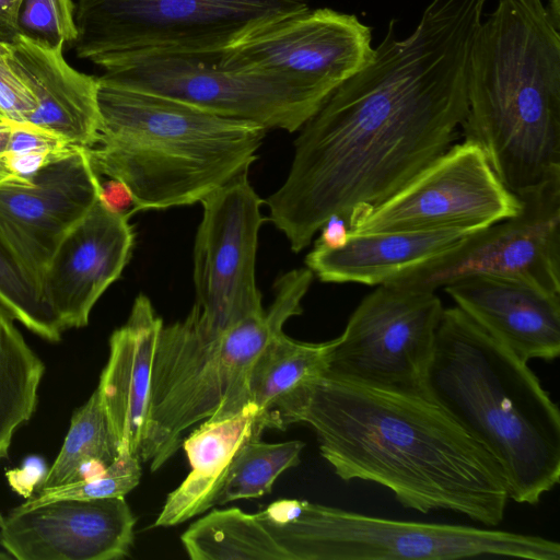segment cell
<instances>
[{
  "instance_id": "cell-1",
  "label": "cell",
  "mask_w": 560,
  "mask_h": 560,
  "mask_svg": "<svg viewBox=\"0 0 560 560\" xmlns=\"http://www.w3.org/2000/svg\"><path fill=\"white\" fill-rule=\"evenodd\" d=\"M487 2L432 0L402 39L392 19L372 60L302 126L284 183L264 200L294 253L330 217L348 222L386 200L453 145Z\"/></svg>"
},
{
  "instance_id": "cell-2",
  "label": "cell",
  "mask_w": 560,
  "mask_h": 560,
  "mask_svg": "<svg viewBox=\"0 0 560 560\" xmlns=\"http://www.w3.org/2000/svg\"><path fill=\"white\" fill-rule=\"evenodd\" d=\"M296 422L313 428L322 457L345 481L381 485L421 513L450 511L487 527L504 517L500 466L423 392L324 375L267 412L269 429Z\"/></svg>"
},
{
  "instance_id": "cell-3",
  "label": "cell",
  "mask_w": 560,
  "mask_h": 560,
  "mask_svg": "<svg viewBox=\"0 0 560 560\" xmlns=\"http://www.w3.org/2000/svg\"><path fill=\"white\" fill-rule=\"evenodd\" d=\"M422 392L500 466L509 498L537 504L560 479V413L537 375L459 307L442 311Z\"/></svg>"
},
{
  "instance_id": "cell-4",
  "label": "cell",
  "mask_w": 560,
  "mask_h": 560,
  "mask_svg": "<svg viewBox=\"0 0 560 560\" xmlns=\"http://www.w3.org/2000/svg\"><path fill=\"white\" fill-rule=\"evenodd\" d=\"M465 140L517 197L560 175V32L541 0H499L476 32Z\"/></svg>"
},
{
  "instance_id": "cell-5",
  "label": "cell",
  "mask_w": 560,
  "mask_h": 560,
  "mask_svg": "<svg viewBox=\"0 0 560 560\" xmlns=\"http://www.w3.org/2000/svg\"><path fill=\"white\" fill-rule=\"evenodd\" d=\"M97 81L101 124L89 153L100 175L127 187L133 212L200 202L257 159L267 131L259 125L104 75Z\"/></svg>"
},
{
  "instance_id": "cell-6",
  "label": "cell",
  "mask_w": 560,
  "mask_h": 560,
  "mask_svg": "<svg viewBox=\"0 0 560 560\" xmlns=\"http://www.w3.org/2000/svg\"><path fill=\"white\" fill-rule=\"evenodd\" d=\"M313 278L306 267L280 276L265 314L226 330L208 327L194 306L183 320L163 325L139 453L151 471L175 455L188 429L207 419L231 417L249 405L250 366L271 336L303 312L301 303Z\"/></svg>"
},
{
  "instance_id": "cell-7",
  "label": "cell",
  "mask_w": 560,
  "mask_h": 560,
  "mask_svg": "<svg viewBox=\"0 0 560 560\" xmlns=\"http://www.w3.org/2000/svg\"><path fill=\"white\" fill-rule=\"evenodd\" d=\"M292 560H559V542L465 525L397 521L305 500L281 499L255 514Z\"/></svg>"
},
{
  "instance_id": "cell-8",
  "label": "cell",
  "mask_w": 560,
  "mask_h": 560,
  "mask_svg": "<svg viewBox=\"0 0 560 560\" xmlns=\"http://www.w3.org/2000/svg\"><path fill=\"white\" fill-rule=\"evenodd\" d=\"M307 0H78L77 56L105 71L150 54L220 56Z\"/></svg>"
},
{
  "instance_id": "cell-9",
  "label": "cell",
  "mask_w": 560,
  "mask_h": 560,
  "mask_svg": "<svg viewBox=\"0 0 560 560\" xmlns=\"http://www.w3.org/2000/svg\"><path fill=\"white\" fill-rule=\"evenodd\" d=\"M218 57L150 54L103 75L266 130L298 131L326 101L288 77L224 69Z\"/></svg>"
},
{
  "instance_id": "cell-10",
  "label": "cell",
  "mask_w": 560,
  "mask_h": 560,
  "mask_svg": "<svg viewBox=\"0 0 560 560\" xmlns=\"http://www.w3.org/2000/svg\"><path fill=\"white\" fill-rule=\"evenodd\" d=\"M521 199L498 178L481 148L464 140L386 200L354 209L350 234L459 228L479 231L515 215Z\"/></svg>"
},
{
  "instance_id": "cell-11",
  "label": "cell",
  "mask_w": 560,
  "mask_h": 560,
  "mask_svg": "<svg viewBox=\"0 0 560 560\" xmlns=\"http://www.w3.org/2000/svg\"><path fill=\"white\" fill-rule=\"evenodd\" d=\"M442 311L435 291L396 283L377 285L334 339L325 375L422 392Z\"/></svg>"
},
{
  "instance_id": "cell-12",
  "label": "cell",
  "mask_w": 560,
  "mask_h": 560,
  "mask_svg": "<svg viewBox=\"0 0 560 560\" xmlns=\"http://www.w3.org/2000/svg\"><path fill=\"white\" fill-rule=\"evenodd\" d=\"M518 198L515 215L388 283L435 291L468 276L490 275L560 294V175Z\"/></svg>"
},
{
  "instance_id": "cell-13",
  "label": "cell",
  "mask_w": 560,
  "mask_h": 560,
  "mask_svg": "<svg viewBox=\"0 0 560 560\" xmlns=\"http://www.w3.org/2000/svg\"><path fill=\"white\" fill-rule=\"evenodd\" d=\"M246 171L200 202L202 219L194 246L197 310L214 330H226L265 310L255 277L261 199Z\"/></svg>"
},
{
  "instance_id": "cell-14",
  "label": "cell",
  "mask_w": 560,
  "mask_h": 560,
  "mask_svg": "<svg viewBox=\"0 0 560 560\" xmlns=\"http://www.w3.org/2000/svg\"><path fill=\"white\" fill-rule=\"evenodd\" d=\"M373 55L369 25L354 14L320 8L256 31L217 61L224 69L288 77L327 100Z\"/></svg>"
},
{
  "instance_id": "cell-15",
  "label": "cell",
  "mask_w": 560,
  "mask_h": 560,
  "mask_svg": "<svg viewBox=\"0 0 560 560\" xmlns=\"http://www.w3.org/2000/svg\"><path fill=\"white\" fill-rule=\"evenodd\" d=\"M100 176L89 150L81 149L28 182L0 184V241L39 293L57 247L100 199Z\"/></svg>"
},
{
  "instance_id": "cell-16",
  "label": "cell",
  "mask_w": 560,
  "mask_h": 560,
  "mask_svg": "<svg viewBox=\"0 0 560 560\" xmlns=\"http://www.w3.org/2000/svg\"><path fill=\"white\" fill-rule=\"evenodd\" d=\"M136 517L125 497L65 499L12 510L0 546L18 560H115L133 544Z\"/></svg>"
},
{
  "instance_id": "cell-17",
  "label": "cell",
  "mask_w": 560,
  "mask_h": 560,
  "mask_svg": "<svg viewBox=\"0 0 560 560\" xmlns=\"http://www.w3.org/2000/svg\"><path fill=\"white\" fill-rule=\"evenodd\" d=\"M130 215L100 198L57 247L40 293L62 332L86 326L95 303L120 277L135 240Z\"/></svg>"
},
{
  "instance_id": "cell-18",
  "label": "cell",
  "mask_w": 560,
  "mask_h": 560,
  "mask_svg": "<svg viewBox=\"0 0 560 560\" xmlns=\"http://www.w3.org/2000/svg\"><path fill=\"white\" fill-rule=\"evenodd\" d=\"M456 306L522 360L552 361L560 353V294L490 275L445 285Z\"/></svg>"
},
{
  "instance_id": "cell-19",
  "label": "cell",
  "mask_w": 560,
  "mask_h": 560,
  "mask_svg": "<svg viewBox=\"0 0 560 560\" xmlns=\"http://www.w3.org/2000/svg\"><path fill=\"white\" fill-rule=\"evenodd\" d=\"M9 46L35 98L27 124L75 148L92 149L101 124L97 78L70 66L63 46H48L20 34Z\"/></svg>"
},
{
  "instance_id": "cell-20",
  "label": "cell",
  "mask_w": 560,
  "mask_h": 560,
  "mask_svg": "<svg viewBox=\"0 0 560 560\" xmlns=\"http://www.w3.org/2000/svg\"><path fill=\"white\" fill-rule=\"evenodd\" d=\"M163 327L149 298L139 294L127 322L109 338V355L96 387L119 450L140 453L153 358Z\"/></svg>"
},
{
  "instance_id": "cell-21",
  "label": "cell",
  "mask_w": 560,
  "mask_h": 560,
  "mask_svg": "<svg viewBox=\"0 0 560 560\" xmlns=\"http://www.w3.org/2000/svg\"><path fill=\"white\" fill-rule=\"evenodd\" d=\"M475 232L448 228L349 233L341 247L314 246L305 265L324 282L381 285L451 252Z\"/></svg>"
},
{
  "instance_id": "cell-22",
  "label": "cell",
  "mask_w": 560,
  "mask_h": 560,
  "mask_svg": "<svg viewBox=\"0 0 560 560\" xmlns=\"http://www.w3.org/2000/svg\"><path fill=\"white\" fill-rule=\"evenodd\" d=\"M265 429V416L250 405L231 417L205 420L183 442L191 470L168 493L154 526H175L214 508L234 455Z\"/></svg>"
},
{
  "instance_id": "cell-23",
  "label": "cell",
  "mask_w": 560,
  "mask_h": 560,
  "mask_svg": "<svg viewBox=\"0 0 560 560\" xmlns=\"http://www.w3.org/2000/svg\"><path fill=\"white\" fill-rule=\"evenodd\" d=\"M334 339L301 342L276 332L254 360L247 378L248 402L259 415L300 385L327 373ZM267 424V423H266Z\"/></svg>"
},
{
  "instance_id": "cell-24",
  "label": "cell",
  "mask_w": 560,
  "mask_h": 560,
  "mask_svg": "<svg viewBox=\"0 0 560 560\" xmlns=\"http://www.w3.org/2000/svg\"><path fill=\"white\" fill-rule=\"evenodd\" d=\"M192 560H292L255 514L213 509L180 536Z\"/></svg>"
},
{
  "instance_id": "cell-25",
  "label": "cell",
  "mask_w": 560,
  "mask_h": 560,
  "mask_svg": "<svg viewBox=\"0 0 560 560\" xmlns=\"http://www.w3.org/2000/svg\"><path fill=\"white\" fill-rule=\"evenodd\" d=\"M14 320L0 305V459L8 456L16 430L33 416L45 372ZM3 520L0 514V526Z\"/></svg>"
},
{
  "instance_id": "cell-26",
  "label": "cell",
  "mask_w": 560,
  "mask_h": 560,
  "mask_svg": "<svg viewBox=\"0 0 560 560\" xmlns=\"http://www.w3.org/2000/svg\"><path fill=\"white\" fill-rule=\"evenodd\" d=\"M119 453L97 389L77 409L61 450L35 488L42 492L94 475L112 464Z\"/></svg>"
},
{
  "instance_id": "cell-27",
  "label": "cell",
  "mask_w": 560,
  "mask_h": 560,
  "mask_svg": "<svg viewBox=\"0 0 560 560\" xmlns=\"http://www.w3.org/2000/svg\"><path fill=\"white\" fill-rule=\"evenodd\" d=\"M303 448L299 440L266 443L252 436L234 455L214 506L270 493L277 478L300 464Z\"/></svg>"
},
{
  "instance_id": "cell-28",
  "label": "cell",
  "mask_w": 560,
  "mask_h": 560,
  "mask_svg": "<svg viewBox=\"0 0 560 560\" xmlns=\"http://www.w3.org/2000/svg\"><path fill=\"white\" fill-rule=\"evenodd\" d=\"M0 305L33 334L49 341L62 331L43 302L37 287L0 241Z\"/></svg>"
},
{
  "instance_id": "cell-29",
  "label": "cell",
  "mask_w": 560,
  "mask_h": 560,
  "mask_svg": "<svg viewBox=\"0 0 560 560\" xmlns=\"http://www.w3.org/2000/svg\"><path fill=\"white\" fill-rule=\"evenodd\" d=\"M139 458L128 450L120 448L115 460L103 470L80 480L38 492L14 510H30L65 499L95 500L125 497L140 482Z\"/></svg>"
},
{
  "instance_id": "cell-30",
  "label": "cell",
  "mask_w": 560,
  "mask_h": 560,
  "mask_svg": "<svg viewBox=\"0 0 560 560\" xmlns=\"http://www.w3.org/2000/svg\"><path fill=\"white\" fill-rule=\"evenodd\" d=\"M78 150L81 149L31 124H13L8 165L15 178L30 180L40 168Z\"/></svg>"
},
{
  "instance_id": "cell-31",
  "label": "cell",
  "mask_w": 560,
  "mask_h": 560,
  "mask_svg": "<svg viewBox=\"0 0 560 560\" xmlns=\"http://www.w3.org/2000/svg\"><path fill=\"white\" fill-rule=\"evenodd\" d=\"M19 34L48 46L75 42V4L72 0H23Z\"/></svg>"
},
{
  "instance_id": "cell-32",
  "label": "cell",
  "mask_w": 560,
  "mask_h": 560,
  "mask_svg": "<svg viewBox=\"0 0 560 560\" xmlns=\"http://www.w3.org/2000/svg\"><path fill=\"white\" fill-rule=\"evenodd\" d=\"M34 109L33 92L12 61L9 43L0 40V120L27 124Z\"/></svg>"
},
{
  "instance_id": "cell-33",
  "label": "cell",
  "mask_w": 560,
  "mask_h": 560,
  "mask_svg": "<svg viewBox=\"0 0 560 560\" xmlns=\"http://www.w3.org/2000/svg\"><path fill=\"white\" fill-rule=\"evenodd\" d=\"M100 198L114 211L135 213L131 194L122 183L116 179L109 178L105 183L102 182Z\"/></svg>"
},
{
  "instance_id": "cell-34",
  "label": "cell",
  "mask_w": 560,
  "mask_h": 560,
  "mask_svg": "<svg viewBox=\"0 0 560 560\" xmlns=\"http://www.w3.org/2000/svg\"><path fill=\"white\" fill-rule=\"evenodd\" d=\"M320 235L315 246L337 248L346 244L349 237V228L343 218L330 217L320 228Z\"/></svg>"
},
{
  "instance_id": "cell-35",
  "label": "cell",
  "mask_w": 560,
  "mask_h": 560,
  "mask_svg": "<svg viewBox=\"0 0 560 560\" xmlns=\"http://www.w3.org/2000/svg\"><path fill=\"white\" fill-rule=\"evenodd\" d=\"M23 0H0V40L11 43L19 35V15Z\"/></svg>"
},
{
  "instance_id": "cell-36",
  "label": "cell",
  "mask_w": 560,
  "mask_h": 560,
  "mask_svg": "<svg viewBox=\"0 0 560 560\" xmlns=\"http://www.w3.org/2000/svg\"><path fill=\"white\" fill-rule=\"evenodd\" d=\"M12 126V122L0 120V184L4 182H28L15 178L8 165L7 154Z\"/></svg>"
},
{
  "instance_id": "cell-37",
  "label": "cell",
  "mask_w": 560,
  "mask_h": 560,
  "mask_svg": "<svg viewBox=\"0 0 560 560\" xmlns=\"http://www.w3.org/2000/svg\"><path fill=\"white\" fill-rule=\"evenodd\" d=\"M546 10L553 24L560 28V0H549Z\"/></svg>"
},
{
  "instance_id": "cell-38",
  "label": "cell",
  "mask_w": 560,
  "mask_h": 560,
  "mask_svg": "<svg viewBox=\"0 0 560 560\" xmlns=\"http://www.w3.org/2000/svg\"><path fill=\"white\" fill-rule=\"evenodd\" d=\"M2 559L8 560V559H12V558L5 551H0V560H2Z\"/></svg>"
}]
</instances>
